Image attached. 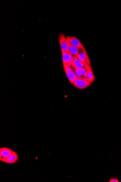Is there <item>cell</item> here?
I'll list each match as a JSON object with an SVG mask.
<instances>
[{
	"label": "cell",
	"mask_w": 121,
	"mask_h": 182,
	"mask_svg": "<svg viewBox=\"0 0 121 182\" xmlns=\"http://www.w3.org/2000/svg\"><path fill=\"white\" fill-rule=\"evenodd\" d=\"M58 39H59L61 51L64 52L69 53V46H68L67 40H66V38L64 36V35L62 34H60Z\"/></svg>",
	"instance_id": "obj_3"
},
{
	"label": "cell",
	"mask_w": 121,
	"mask_h": 182,
	"mask_svg": "<svg viewBox=\"0 0 121 182\" xmlns=\"http://www.w3.org/2000/svg\"><path fill=\"white\" fill-rule=\"evenodd\" d=\"M66 39L70 43L76 48L78 49H82L84 46L78 39V38L75 36H68L66 37Z\"/></svg>",
	"instance_id": "obj_6"
},
{
	"label": "cell",
	"mask_w": 121,
	"mask_h": 182,
	"mask_svg": "<svg viewBox=\"0 0 121 182\" xmlns=\"http://www.w3.org/2000/svg\"><path fill=\"white\" fill-rule=\"evenodd\" d=\"M13 151L11 149L3 147L0 149V160L3 161L7 157L10 156Z\"/></svg>",
	"instance_id": "obj_4"
},
{
	"label": "cell",
	"mask_w": 121,
	"mask_h": 182,
	"mask_svg": "<svg viewBox=\"0 0 121 182\" xmlns=\"http://www.w3.org/2000/svg\"><path fill=\"white\" fill-rule=\"evenodd\" d=\"M87 71L88 77L86 78V81L90 83L93 82L95 80V77L93 73L91 67L86 63L84 67Z\"/></svg>",
	"instance_id": "obj_8"
},
{
	"label": "cell",
	"mask_w": 121,
	"mask_h": 182,
	"mask_svg": "<svg viewBox=\"0 0 121 182\" xmlns=\"http://www.w3.org/2000/svg\"><path fill=\"white\" fill-rule=\"evenodd\" d=\"M67 41L68 46H69V53L72 56H75L77 58L79 56V50L80 49H78L76 48V47L72 46L67 40Z\"/></svg>",
	"instance_id": "obj_10"
},
{
	"label": "cell",
	"mask_w": 121,
	"mask_h": 182,
	"mask_svg": "<svg viewBox=\"0 0 121 182\" xmlns=\"http://www.w3.org/2000/svg\"><path fill=\"white\" fill-rule=\"evenodd\" d=\"M82 49L83 51V52L85 55L86 62L88 63V64L89 65L90 67H91L90 59L89 57L88 56L87 53L86 51L85 48H84V47Z\"/></svg>",
	"instance_id": "obj_12"
},
{
	"label": "cell",
	"mask_w": 121,
	"mask_h": 182,
	"mask_svg": "<svg viewBox=\"0 0 121 182\" xmlns=\"http://www.w3.org/2000/svg\"><path fill=\"white\" fill-rule=\"evenodd\" d=\"M62 52V59H63V65H68L71 66L72 61L73 60V57L69 53Z\"/></svg>",
	"instance_id": "obj_5"
},
{
	"label": "cell",
	"mask_w": 121,
	"mask_h": 182,
	"mask_svg": "<svg viewBox=\"0 0 121 182\" xmlns=\"http://www.w3.org/2000/svg\"><path fill=\"white\" fill-rule=\"evenodd\" d=\"M77 58L80 60L82 63L83 64L84 66H85V64L86 63V57H85V55L83 51L82 52H80L79 54V56Z\"/></svg>",
	"instance_id": "obj_11"
},
{
	"label": "cell",
	"mask_w": 121,
	"mask_h": 182,
	"mask_svg": "<svg viewBox=\"0 0 121 182\" xmlns=\"http://www.w3.org/2000/svg\"><path fill=\"white\" fill-rule=\"evenodd\" d=\"M90 83L86 81V77H76L73 84L74 86L79 89H84L89 87Z\"/></svg>",
	"instance_id": "obj_1"
},
{
	"label": "cell",
	"mask_w": 121,
	"mask_h": 182,
	"mask_svg": "<svg viewBox=\"0 0 121 182\" xmlns=\"http://www.w3.org/2000/svg\"><path fill=\"white\" fill-rule=\"evenodd\" d=\"M75 69V73L76 77H82V74L81 70L80 69H79L76 68H74Z\"/></svg>",
	"instance_id": "obj_13"
},
{
	"label": "cell",
	"mask_w": 121,
	"mask_h": 182,
	"mask_svg": "<svg viewBox=\"0 0 121 182\" xmlns=\"http://www.w3.org/2000/svg\"><path fill=\"white\" fill-rule=\"evenodd\" d=\"M109 182H120L117 178L111 177Z\"/></svg>",
	"instance_id": "obj_15"
},
{
	"label": "cell",
	"mask_w": 121,
	"mask_h": 182,
	"mask_svg": "<svg viewBox=\"0 0 121 182\" xmlns=\"http://www.w3.org/2000/svg\"><path fill=\"white\" fill-rule=\"evenodd\" d=\"M19 159V156L17 153L13 151L10 156L7 157L3 162L9 163V164H14L18 162Z\"/></svg>",
	"instance_id": "obj_7"
},
{
	"label": "cell",
	"mask_w": 121,
	"mask_h": 182,
	"mask_svg": "<svg viewBox=\"0 0 121 182\" xmlns=\"http://www.w3.org/2000/svg\"><path fill=\"white\" fill-rule=\"evenodd\" d=\"M72 65L74 68H76L79 69H80V70L83 67H84L83 64L81 61L79 60L75 56L73 57V60L72 61Z\"/></svg>",
	"instance_id": "obj_9"
},
{
	"label": "cell",
	"mask_w": 121,
	"mask_h": 182,
	"mask_svg": "<svg viewBox=\"0 0 121 182\" xmlns=\"http://www.w3.org/2000/svg\"><path fill=\"white\" fill-rule=\"evenodd\" d=\"M83 76L85 77H88V72L85 67H83L81 69Z\"/></svg>",
	"instance_id": "obj_14"
},
{
	"label": "cell",
	"mask_w": 121,
	"mask_h": 182,
	"mask_svg": "<svg viewBox=\"0 0 121 182\" xmlns=\"http://www.w3.org/2000/svg\"><path fill=\"white\" fill-rule=\"evenodd\" d=\"M64 71L70 82L73 84L75 81L76 77L75 72L72 70L70 66L68 65H63Z\"/></svg>",
	"instance_id": "obj_2"
}]
</instances>
